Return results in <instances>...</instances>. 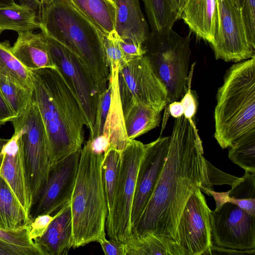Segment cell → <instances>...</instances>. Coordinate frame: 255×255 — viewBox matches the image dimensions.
I'll list each match as a JSON object with an SVG mask.
<instances>
[{
	"label": "cell",
	"mask_w": 255,
	"mask_h": 255,
	"mask_svg": "<svg viewBox=\"0 0 255 255\" xmlns=\"http://www.w3.org/2000/svg\"><path fill=\"white\" fill-rule=\"evenodd\" d=\"M104 35L115 31L116 8L114 0H66Z\"/></svg>",
	"instance_id": "obj_21"
},
{
	"label": "cell",
	"mask_w": 255,
	"mask_h": 255,
	"mask_svg": "<svg viewBox=\"0 0 255 255\" xmlns=\"http://www.w3.org/2000/svg\"><path fill=\"white\" fill-rule=\"evenodd\" d=\"M125 245L126 255H184L174 240L152 234L131 236Z\"/></svg>",
	"instance_id": "obj_23"
},
{
	"label": "cell",
	"mask_w": 255,
	"mask_h": 255,
	"mask_svg": "<svg viewBox=\"0 0 255 255\" xmlns=\"http://www.w3.org/2000/svg\"><path fill=\"white\" fill-rule=\"evenodd\" d=\"M121 151L115 148L110 147L104 154L102 170L108 207V216L112 212L119 177Z\"/></svg>",
	"instance_id": "obj_27"
},
{
	"label": "cell",
	"mask_w": 255,
	"mask_h": 255,
	"mask_svg": "<svg viewBox=\"0 0 255 255\" xmlns=\"http://www.w3.org/2000/svg\"><path fill=\"white\" fill-rule=\"evenodd\" d=\"M116 8L115 31L120 38L142 44L149 34L148 24L139 0H114Z\"/></svg>",
	"instance_id": "obj_20"
},
{
	"label": "cell",
	"mask_w": 255,
	"mask_h": 255,
	"mask_svg": "<svg viewBox=\"0 0 255 255\" xmlns=\"http://www.w3.org/2000/svg\"><path fill=\"white\" fill-rule=\"evenodd\" d=\"M102 45L110 70H119L127 63L120 45L119 37L115 31L103 35Z\"/></svg>",
	"instance_id": "obj_31"
},
{
	"label": "cell",
	"mask_w": 255,
	"mask_h": 255,
	"mask_svg": "<svg viewBox=\"0 0 255 255\" xmlns=\"http://www.w3.org/2000/svg\"><path fill=\"white\" fill-rule=\"evenodd\" d=\"M170 140V136H160L146 144V150L137 173L132 206L131 223L132 229L153 194L166 161Z\"/></svg>",
	"instance_id": "obj_15"
},
{
	"label": "cell",
	"mask_w": 255,
	"mask_h": 255,
	"mask_svg": "<svg viewBox=\"0 0 255 255\" xmlns=\"http://www.w3.org/2000/svg\"><path fill=\"white\" fill-rule=\"evenodd\" d=\"M53 0H18L19 3L31 8L36 14L38 19L42 8Z\"/></svg>",
	"instance_id": "obj_46"
},
{
	"label": "cell",
	"mask_w": 255,
	"mask_h": 255,
	"mask_svg": "<svg viewBox=\"0 0 255 255\" xmlns=\"http://www.w3.org/2000/svg\"><path fill=\"white\" fill-rule=\"evenodd\" d=\"M238 7L241 8L244 0H231Z\"/></svg>",
	"instance_id": "obj_50"
},
{
	"label": "cell",
	"mask_w": 255,
	"mask_h": 255,
	"mask_svg": "<svg viewBox=\"0 0 255 255\" xmlns=\"http://www.w3.org/2000/svg\"><path fill=\"white\" fill-rule=\"evenodd\" d=\"M1 158H2V154L0 152V163H1Z\"/></svg>",
	"instance_id": "obj_52"
},
{
	"label": "cell",
	"mask_w": 255,
	"mask_h": 255,
	"mask_svg": "<svg viewBox=\"0 0 255 255\" xmlns=\"http://www.w3.org/2000/svg\"><path fill=\"white\" fill-rule=\"evenodd\" d=\"M31 221L8 185L0 176V228L18 230L29 226Z\"/></svg>",
	"instance_id": "obj_24"
},
{
	"label": "cell",
	"mask_w": 255,
	"mask_h": 255,
	"mask_svg": "<svg viewBox=\"0 0 255 255\" xmlns=\"http://www.w3.org/2000/svg\"><path fill=\"white\" fill-rule=\"evenodd\" d=\"M46 36L53 62L76 99L90 133L95 124L100 94L98 86L89 70L73 53Z\"/></svg>",
	"instance_id": "obj_9"
},
{
	"label": "cell",
	"mask_w": 255,
	"mask_h": 255,
	"mask_svg": "<svg viewBox=\"0 0 255 255\" xmlns=\"http://www.w3.org/2000/svg\"><path fill=\"white\" fill-rule=\"evenodd\" d=\"M241 11L248 41L255 48V0H244Z\"/></svg>",
	"instance_id": "obj_34"
},
{
	"label": "cell",
	"mask_w": 255,
	"mask_h": 255,
	"mask_svg": "<svg viewBox=\"0 0 255 255\" xmlns=\"http://www.w3.org/2000/svg\"><path fill=\"white\" fill-rule=\"evenodd\" d=\"M41 30L73 53L86 66L102 93L110 70L102 45L104 35L66 0H53L38 17Z\"/></svg>",
	"instance_id": "obj_3"
},
{
	"label": "cell",
	"mask_w": 255,
	"mask_h": 255,
	"mask_svg": "<svg viewBox=\"0 0 255 255\" xmlns=\"http://www.w3.org/2000/svg\"><path fill=\"white\" fill-rule=\"evenodd\" d=\"M203 153L195 124L183 115L175 119L166 161L132 236L152 234L175 240L189 198L198 188L212 190Z\"/></svg>",
	"instance_id": "obj_1"
},
{
	"label": "cell",
	"mask_w": 255,
	"mask_h": 255,
	"mask_svg": "<svg viewBox=\"0 0 255 255\" xmlns=\"http://www.w3.org/2000/svg\"><path fill=\"white\" fill-rule=\"evenodd\" d=\"M106 255H126L125 245L112 239H106L98 242Z\"/></svg>",
	"instance_id": "obj_42"
},
{
	"label": "cell",
	"mask_w": 255,
	"mask_h": 255,
	"mask_svg": "<svg viewBox=\"0 0 255 255\" xmlns=\"http://www.w3.org/2000/svg\"><path fill=\"white\" fill-rule=\"evenodd\" d=\"M0 75L23 87L33 90L30 71L13 55L7 40L0 42Z\"/></svg>",
	"instance_id": "obj_26"
},
{
	"label": "cell",
	"mask_w": 255,
	"mask_h": 255,
	"mask_svg": "<svg viewBox=\"0 0 255 255\" xmlns=\"http://www.w3.org/2000/svg\"><path fill=\"white\" fill-rule=\"evenodd\" d=\"M41 28L35 12L29 7L13 3L0 6V31L11 30L17 33Z\"/></svg>",
	"instance_id": "obj_25"
},
{
	"label": "cell",
	"mask_w": 255,
	"mask_h": 255,
	"mask_svg": "<svg viewBox=\"0 0 255 255\" xmlns=\"http://www.w3.org/2000/svg\"><path fill=\"white\" fill-rule=\"evenodd\" d=\"M194 64L192 66L190 71L189 79L188 81V89L185 95L180 100L184 109V116L188 119L190 122L194 123V118L197 110V101L194 94H193L191 89V80L193 74Z\"/></svg>",
	"instance_id": "obj_39"
},
{
	"label": "cell",
	"mask_w": 255,
	"mask_h": 255,
	"mask_svg": "<svg viewBox=\"0 0 255 255\" xmlns=\"http://www.w3.org/2000/svg\"><path fill=\"white\" fill-rule=\"evenodd\" d=\"M255 255V249L248 250H238L219 247L213 244L210 255Z\"/></svg>",
	"instance_id": "obj_45"
},
{
	"label": "cell",
	"mask_w": 255,
	"mask_h": 255,
	"mask_svg": "<svg viewBox=\"0 0 255 255\" xmlns=\"http://www.w3.org/2000/svg\"><path fill=\"white\" fill-rule=\"evenodd\" d=\"M14 2V0H0V6L9 5Z\"/></svg>",
	"instance_id": "obj_49"
},
{
	"label": "cell",
	"mask_w": 255,
	"mask_h": 255,
	"mask_svg": "<svg viewBox=\"0 0 255 255\" xmlns=\"http://www.w3.org/2000/svg\"><path fill=\"white\" fill-rule=\"evenodd\" d=\"M89 139L92 149L97 153L104 154L110 147V138L106 134L101 135L93 139Z\"/></svg>",
	"instance_id": "obj_43"
},
{
	"label": "cell",
	"mask_w": 255,
	"mask_h": 255,
	"mask_svg": "<svg viewBox=\"0 0 255 255\" xmlns=\"http://www.w3.org/2000/svg\"><path fill=\"white\" fill-rule=\"evenodd\" d=\"M0 91L16 117L21 115L28 106L33 90L23 87L0 75Z\"/></svg>",
	"instance_id": "obj_30"
},
{
	"label": "cell",
	"mask_w": 255,
	"mask_h": 255,
	"mask_svg": "<svg viewBox=\"0 0 255 255\" xmlns=\"http://www.w3.org/2000/svg\"><path fill=\"white\" fill-rule=\"evenodd\" d=\"M228 196L239 199L255 198V173L245 171L241 179L228 191Z\"/></svg>",
	"instance_id": "obj_33"
},
{
	"label": "cell",
	"mask_w": 255,
	"mask_h": 255,
	"mask_svg": "<svg viewBox=\"0 0 255 255\" xmlns=\"http://www.w3.org/2000/svg\"><path fill=\"white\" fill-rule=\"evenodd\" d=\"M1 33V32L0 31V34Z\"/></svg>",
	"instance_id": "obj_53"
},
{
	"label": "cell",
	"mask_w": 255,
	"mask_h": 255,
	"mask_svg": "<svg viewBox=\"0 0 255 255\" xmlns=\"http://www.w3.org/2000/svg\"><path fill=\"white\" fill-rule=\"evenodd\" d=\"M11 52L29 71L56 68L48 48L47 36L41 30L39 33L29 30L18 33Z\"/></svg>",
	"instance_id": "obj_17"
},
{
	"label": "cell",
	"mask_w": 255,
	"mask_h": 255,
	"mask_svg": "<svg viewBox=\"0 0 255 255\" xmlns=\"http://www.w3.org/2000/svg\"><path fill=\"white\" fill-rule=\"evenodd\" d=\"M209 208L200 188L188 199L177 226L175 242L184 255H210L213 245Z\"/></svg>",
	"instance_id": "obj_13"
},
{
	"label": "cell",
	"mask_w": 255,
	"mask_h": 255,
	"mask_svg": "<svg viewBox=\"0 0 255 255\" xmlns=\"http://www.w3.org/2000/svg\"><path fill=\"white\" fill-rule=\"evenodd\" d=\"M112 94V84L109 80L107 89L99 95L95 122L89 138L93 139L103 134L110 111Z\"/></svg>",
	"instance_id": "obj_32"
},
{
	"label": "cell",
	"mask_w": 255,
	"mask_h": 255,
	"mask_svg": "<svg viewBox=\"0 0 255 255\" xmlns=\"http://www.w3.org/2000/svg\"><path fill=\"white\" fill-rule=\"evenodd\" d=\"M218 26L210 45L216 59L239 62L255 56L248 41L241 8L231 0H217Z\"/></svg>",
	"instance_id": "obj_11"
},
{
	"label": "cell",
	"mask_w": 255,
	"mask_h": 255,
	"mask_svg": "<svg viewBox=\"0 0 255 255\" xmlns=\"http://www.w3.org/2000/svg\"><path fill=\"white\" fill-rule=\"evenodd\" d=\"M212 196L216 202V208L220 207L224 203L230 202L234 204L251 215L255 217V198L239 199L228 196V191L225 192H213Z\"/></svg>",
	"instance_id": "obj_35"
},
{
	"label": "cell",
	"mask_w": 255,
	"mask_h": 255,
	"mask_svg": "<svg viewBox=\"0 0 255 255\" xmlns=\"http://www.w3.org/2000/svg\"><path fill=\"white\" fill-rule=\"evenodd\" d=\"M191 32L182 36L172 28L151 30L142 43L144 56L165 86L167 106L179 101L188 89L191 50Z\"/></svg>",
	"instance_id": "obj_6"
},
{
	"label": "cell",
	"mask_w": 255,
	"mask_h": 255,
	"mask_svg": "<svg viewBox=\"0 0 255 255\" xmlns=\"http://www.w3.org/2000/svg\"><path fill=\"white\" fill-rule=\"evenodd\" d=\"M30 229V225L22 229L14 231L0 228V239L21 246L37 248L34 241L29 239Z\"/></svg>",
	"instance_id": "obj_36"
},
{
	"label": "cell",
	"mask_w": 255,
	"mask_h": 255,
	"mask_svg": "<svg viewBox=\"0 0 255 255\" xmlns=\"http://www.w3.org/2000/svg\"><path fill=\"white\" fill-rule=\"evenodd\" d=\"M230 147V159L245 171L255 173V128L240 136Z\"/></svg>",
	"instance_id": "obj_28"
},
{
	"label": "cell",
	"mask_w": 255,
	"mask_h": 255,
	"mask_svg": "<svg viewBox=\"0 0 255 255\" xmlns=\"http://www.w3.org/2000/svg\"><path fill=\"white\" fill-rule=\"evenodd\" d=\"M15 117L0 91V127L6 123L11 122Z\"/></svg>",
	"instance_id": "obj_44"
},
{
	"label": "cell",
	"mask_w": 255,
	"mask_h": 255,
	"mask_svg": "<svg viewBox=\"0 0 255 255\" xmlns=\"http://www.w3.org/2000/svg\"><path fill=\"white\" fill-rule=\"evenodd\" d=\"M148 21L154 31L172 28L176 21L169 0H142Z\"/></svg>",
	"instance_id": "obj_29"
},
{
	"label": "cell",
	"mask_w": 255,
	"mask_h": 255,
	"mask_svg": "<svg viewBox=\"0 0 255 255\" xmlns=\"http://www.w3.org/2000/svg\"><path fill=\"white\" fill-rule=\"evenodd\" d=\"M8 139L0 138V153L3 145L7 142Z\"/></svg>",
	"instance_id": "obj_51"
},
{
	"label": "cell",
	"mask_w": 255,
	"mask_h": 255,
	"mask_svg": "<svg viewBox=\"0 0 255 255\" xmlns=\"http://www.w3.org/2000/svg\"><path fill=\"white\" fill-rule=\"evenodd\" d=\"M146 144L129 140L121 151L118 182L111 214L106 222L110 239L125 243L132 236L131 214L137 173Z\"/></svg>",
	"instance_id": "obj_7"
},
{
	"label": "cell",
	"mask_w": 255,
	"mask_h": 255,
	"mask_svg": "<svg viewBox=\"0 0 255 255\" xmlns=\"http://www.w3.org/2000/svg\"><path fill=\"white\" fill-rule=\"evenodd\" d=\"M0 255H42L36 247L15 245L0 239Z\"/></svg>",
	"instance_id": "obj_40"
},
{
	"label": "cell",
	"mask_w": 255,
	"mask_h": 255,
	"mask_svg": "<svg viewBox=\"0 0 255 255\" xmlns=\"http://www.w3.org/2000/svg\"><path fill=\"white\" fill-rule=\"evenodd\" d=\"M187 0H169L171 10L178 20Z\"/></svg>",
	"instance_id": "obj_48"
},
{
	"label": "cell",
	"mask_w": 255,
	"mask_h": 255,
	"mask_svg": "<svg viewBox=\"0 0 255 255\" xmlns=\"http://www.w3.org/2000/svg\"><path fill=\"white\" fill-rule=\"evenodd\" d=\"M128 139H134L159 126L161 111L144 104L133 102L122 110Z\"/></svg>",
	"instance_id": "obj_22"
},
{
	"label": "cell",
	"mask_w": 255,
	"mask_h": 255,
	"mask_svg": "<svg viewBox=\"0 0 255 255\" xmlns=\"http://www.w3.org/2000/svg\"><path fill=\"white\" fill-rule=\"evenodd\" d=\"M118 90L122 110L131 102L144 104L161 112L167 106V92L143 55L119 68Z\"/></svg>",
	"instance_id": "obj_10"
},
{
	"label": "cell",
	"mask_w": 255,
	"mask_h": 255,
	"mask_svg": "<svg viewBox=\"0 0 255 255\" xmlns=\"http://www.w3.org/2000/svg\"><path fill=\"white\" fill-rule=\"evenodd\" d=\"M179 19L192 32L210 44L217 30V0H187Z\"/></svg>",
	"instance_id": "obj_18"
},
{
	"label": "cell",
	"mask_w": 255,
	"mask_h": 255,
	"mask_svg": "<svg viewBox=\"0 0 255 255\" xmlns=\"http://www.w3.org/2000/svg\"><path fill=\"white\" fill-rule=\"evenodd\" d=\"M103 157L104 154L93 151L89 139L81 148L70 200L73 248L106 239L108 207L102 177Z\"/></svg>",
	"instance_id": "obj_4"
},
{
	"label": "cell",
	"mask_w": 255,
	"mask_h": 255,
	"mask_svg": "<svg viewBox=\"0 0 255 255\" xmlns=\"http://www.w3.org/2000/svg\"><path fill=\"white\" fill-rule=\"evenodd\" d=\"M218 89L214 137L223 149L255 128V56L233 64Z\"/></svg>",
	"instance_id": "obj_5"
},
{
	"label": "cell",
	"mask_w": 255,
	"mask_h": 255,
	"mask_svg": "<svg viewBox=\"0 0 255 255\" xmlns=\"http://www.w3.org/2000/svg\"><path fill=\"white\" fill-rule=\"evenodd\" d=\"M0 176L8 185L26 213L29 215L32 205L22 150L14 133L1 151Z\"/></svg>",
	"instance_id": "obj_16"
},
{
	"label": "cell",
	"mask_w": 255,
	"mask_h": 255,
	"mask_svg": "<svg viewBox=\"0 0 255 255\" xmlns=\"http://www.w3.org/2000/svg\"><path fill=\"white\" fill-rule=\"evenodd\" d=\"M14 130L22 150L33 204L46 183L51 165L46 131L39 112H25Z\"/></svg>",
	"instance_id": "obj_8"
},
{
	"label": "cell",
	"mask_w": 255,
	"mask_h": 255,
	"mask_svg": "<svg viewBox=\"0 0 255 255\" xmlns=\"http://www.w3.org/2000/svg\"><path fill=\"white\" fill-rule=\"evenodd\" d=\"M30 72L33 95L46 131L52 164L81 149L85 120L76 99L56 68Z\"/></svg>",
	"instance_id": "obj_2"
},
{
	"label": "cell",
	"mask_w": 255,
	"mask_h": 255,
	"mask_svg": "<svg viewBox=\"0 0 255 255\" xmlns=\"http://www.w3.org/2000/svg\"><path fill=\"white\" fill-rule=\"evenodd\" d=\"M167 110L169 114L175 119L180 117L184 113L183 107L180 101L170 103Z\"/></svg>",
	"instance_id": "obj_47"
},
{
	"label": "cell",
	"mask_w": 255,
	"mask_h": 255,
	"mask_svg": "<svg viewBox=\"0 0 255 255\" xmlns=\"http://www.w3.org/2000/svg\"><path fill=\"white\" fill-rule=\"evenodd\" d=\"M212 243L221 247L248 250L255 248V217L226 202L209 212Z\"/></svg>",
	"instance_id": "obj_12"
},
{
	"label": "cell",
	"mask_w": 255,
	"mask_h": 255,
	"mask_svg": "<svg viewBox=\"0 0 255 255\" xmlns=\"http://www.w3.org/2000/svg\"><path fill=\"white\" fill-rule=\"evenodd\" d=\"M119 43L127 62L144 55L142 44L136 41L119 37Z\"/></svg>",
	"instance_id": "obj_41"
},
{
	"label": "cell",
	"mask_w": 255,
	"mask_h": 255,
	"mask_svg": "<svg viewBox=\"0 0 255 255\" xmlns=\"http://www.w3.org/2000/svg\"><path fill=\"white\" fill-rule=\"evenodd\" d=\"M81 149L51 164L46 183L32 204L31 221L56 213L70 201L78 172Z\"/></svg>",
	"instance_id": "obj_14"
},
{
	"label": "cell",
	"mask_w": 255,
	"mask_h": 255,
	"mask_svg": "<svg viewBox=\"0 0 255 255\" xmlns=\"http://www.w3.org/2000/svg\"><path fill=\"white\" fill-rule=\"evenodd\" d=\"M34 242L42 255H65L73 248L72 213L70 201L50 223L45 233Z\"/></svg>",
	"instance_id": "obj_19"
},
{
	"label": "cell",
	"mask_w": 255,
	"mask_h": 255,
	"mask_svg": "<svg viewBox=\"0 0 255 255\" xmlns=\"http://www.w3.org/2000/svg\"><path fill=\"white\" fill-rule=\"evenodd\" d=\"M205 162L209 184L212 190H213L214 185L228 184L232 187L241 179V178H238L219 170L206 159Z\"/></svg>",
	"instance_id": "obj_38"
},
{
	"label": "cell",
	"mask_w": 255,
	"mask_h": 255,
	"mask_svg": "<svg viewBox=\"0 0 255 255\" xmlns=\"http://www.w3.org/2000/svg\"><path fill=\"white\" fill-rule=\"evenodd\" d=\"M65 205L53 216L50 214L40 215L32 220L29 232V239L33 241L42 237L52 221L62 212Z\"/></svg>",
	"instance_id": "obj_37"
}]
</instances>
